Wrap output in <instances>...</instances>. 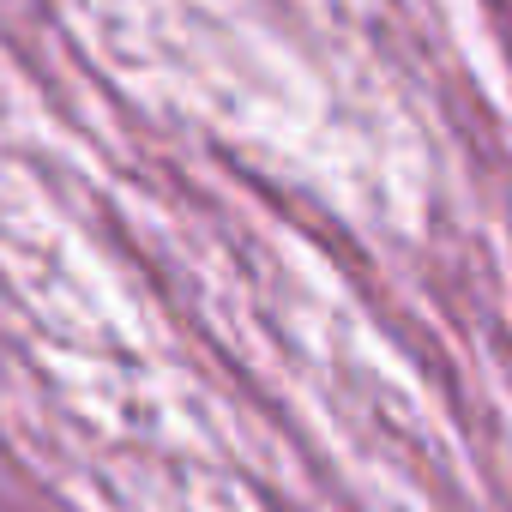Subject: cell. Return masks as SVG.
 <instances>
[]
</instances>
